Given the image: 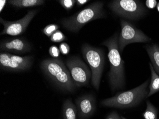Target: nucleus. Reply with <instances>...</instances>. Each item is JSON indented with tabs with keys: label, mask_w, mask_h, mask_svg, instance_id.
<instances>
[{
	"label": "nucleus",
	"mask_w": 159,
	"mask_h": 119,
	"mask_svg": "<svg viewBox=\"0 0 159 119\" xmlns=\"http://www.w3.org/2000/svg\"><path fill=\"white\" fill-rule=\"evenodd\" d=\"M102 44L108 49V57L110 64L108 76L111 90L115 91L122 88L125 85V62L120 53L117 34L104 41Z\"/></svg>",
	"instance_id": "f257e3e1"
},
{
	"label": "nucleus",
	"mask_w": 159,
	"mask_h": 119,
	"mask_svg": "<svg viewBox=\"0 0 159 119\" xmlns=\"http://www.w3.org/2000/svg\"><path fill=\"white\" fill-rule=\"evenodd\" d=\"M41 69L59 88L73 93L76 86L71 79L69 71L62 61L58 58L44 60L40 65Z\"/></svg>",
	"instance_id": "f03ea898"
},
{
	"label": "nucleus",
	"mask_w": 159,
	"mask_h": 119,
	"mask_svg": "<svg viewBox=\"0 0 159 119\" xmlns=\"http://www.w3.org/2000/svg\"><path fill=\"white\" fill-rule=\"evenodd\" d=\"M102 2H93L70 17L63 19L61 25L69 31L77 33L90 21L105 17Z\"/></svg>",
	"instance_id": "7ed1b4c3"
},
{
	"label": "nucleus",
	"mask_w": 159,
	"mask_h": 119,
	"mask_svg": "<svg viewBox=\"0 0 159 119\" xmlns=\"http://www.w3.org/2000/svg\"><path fill=\"white\" fill-rule=\"evenodd\" d=\"M149 80L137 87L126 92L116 94L111 98L102 100L101 104L106 107L126 108L138 105L143 99L147 97L149 92L147 87Z\"/></svg>",
	"instance_id": "20e7f679"
},
{
	"label": "nucleus",
	"mask_w": 159,
	"mask_h": 119,
	"mask_svg": "<svg viewBox=\"0 0 159 119\" xmlns=\"http://www.w3.org/2000/svg\"><path fill=\"white\" fill-rule=\"evenodd\" d=\"M82 52L84 58L91 68L92 85L96 90H99L104 67V57L103 52L101 49L87 44L83 45Z\"/></svg>",
	"instance_id": "39448f33"
},
{
	"label": "nucleus",
	"mask_w": 159,
	"mask_h": 119,
	"mask_svg": "<svg viewBox=\"0 0 159 119\" xmlns=\"http://www.w3.org/2000/svg\"><path fill=\"white\" fill-rule=\"evenodd\" d=\"M109 6L115 14L129 20L138 19L146 12L141 2L136 0H114Z\"/></svg>",
	"instance_id": "423d86ee"
},
{
	"label": "nucleus",
	"mask_w": 159,
	"mask_h": 119,
	"mask_svg": "<svg viewBox=\"0 0 159 119\" xmlns=\"http://www.w3.org/2000/svg\"><path fill=\"white\" fill-rule=\"evenodd\" d=\"M66 64L76 87L88 86L92 79V71L80 58L70 57L67 60Z\"/></svg>",
	"instance_id": "0eeeda50"
},
{
	"label": "nucleus",
	"mask_w": 159,
	"mask_h": 119,
	"mask_svg": "<svg viewBox=\"0 0 159 119\" xmlns=\"http://www.w3.org/2000/svg\"><path fill=\"white\" fill-rule=\"evenodd\" d=\"M120 25L121 32L118 38L119 49L120 52H123L125 46L129 44L151 41V38L128 21L121 20Z\"/></svg>",
	"instance_id": "6e6552de"
},
{
	"label": "nucleus",
	"mask_w": 159,
	"mask_h": 119,
	"mask_svg": "<svg viewBox=\"0 0 159 119\" xmlns=\"http://www.w3.org/2000/svg\"><path fill=\"white\" fill-rule=\"evenodd\" d=\"M33 60L32 56H20L2 52L0 54V67L7 71H25L31 67Z\"/></svg>",
	"instance_id": "1a4fd4ad"
},
{
	"label": "nucleus",
	"mask_w": 159,
	"mask_h": 119,
	"mask_svg": "<svg viewBox=\"0 0 159 119\" xmlns=\"http://www.w3.org/2000/svg\"><path fill=\"white\" fill-rule=\"evenodd\" d=\"M38 12L39 11L36 9L29 11L26 15L23 18L15 21H8L0 18V23L3 26V30L1 32L0 35L6 34L16 36L25 33L29 25Z\"/></svg>",
	"instance_id": "9d476101"
},
{
	"label": "nucleus",
	"mask_w": 159,
	"mask_h": 119,
	"mask_svg": "<svg viewBox=\"0 0 159 119\" xmlns=\"http://www.w3.org/2000/svg\"><path fill=\"white\" fill-rule=\"evenodd\" d=\"M32 49L31 44L23 38L6 39L0 43L1 51L8 53L24 54L30 52Z\"/></svg>",
	"instance_id": "9b49d317"
},
{
	"label": "nucleus",
	"mask_w": 159,
	"mask_h": 119,
	"mask_svg": "<svg viewBox=\"0 0 159 119\" xmlns=\"http://www.w3.org/2000/svg\"><path fill=\"white\" fill-rule=\"evenodd\" d=\"M78 116L81 119L89 118L93 114L96 110V101L93 96L86 94L76 100Z\"/></svg>",
	"instance_id": "f8f14e48"
},
{
	"label": "nucleus",
	"mask_w": 159,
	"mask_h": 119,
	"mask_svg": "<svg viewBox=\"0 0 159 119\" xmlns=\"http://www.w3.org/2000/svg\"><path fill=\"white\" fill-rule=\"evenodd\" d=\"M152 61V67L156 73L159 74V46L152 44L145 47Z\"/></svg>",
	"instance_id": "ddd939ff"
},
{
	"label": "nucleus",
	"mask_w": 159,
	"mask_h": 119,
	"mask_svg": "<svg viewBox=\"0 0 159 119\" xmlns=\"http://www.w3.org/2000/svg\"><path fill=\"white\" fill-rule=\"evenodd\" d=\"M77 109L71 99H67L63 103L62 115L63 119H77Z\"/></svg>",
	"instance_id": "4468645a"
},
{
	"label": "nucleus",
	"mask_w": 159,
	"mask_h": 119,
	"mask_svg": "<svg viewBox=\"0 0 159 119\" xmlns=\"http://www.w3.org/2000/svg\"><path fill=\"white\" fill-rule=\"evenodd\" d=\"M43 0H10L8 3L13 7L27 8L40 6L44 4Z\"/></svg>",
	"instance_id": "2eb2a0df"
},
{
	"label": "nucleus",
	"mask_w": 159,
	"mask_h": 119,
	"mask_svg": "<svg viewBox=\"0 0 159 119\" xmlns=\"http://www.w3.org/2000/svg\"><path fill=\"white\" fill-rule=\"evenodd\" d=\"M149 65L152 73V79L149 86L150 92H149L147 97L151 96L159 91V76L155 72L152 63H150Z\"/></svg>",
	"instance_id": "dca6fc26"
},
{
	"label": "nucleus",
	"mask_w": 159,
	"mask_h": 119,
	"mask_svg": "<svg viewBox=\"0 0 159 119\" xmlns=\"http://www.w3.org/2000/svg\"><path fill=\"white\" fill-rule=\"evenodd\" d=\"M147 103V108L143 115L145 119H157L158 111L152 104L148 101Z\"/></svg>",
	"instance_id": "f3484780"
},
{
	"label": "nucleus",
	"mask_w": 159,
	"mask_h": 119,
	"mask_svg": "<svg viewBox=\"0 0 159 119\" xmlns=\"http://www.w3.org/2000/svg\"><path fill=\"white\" fill-rule=\"evenodd\" d=\"M59 26L56 24H50L46 26L43 30V33L48 37H51V36L55 33L56 31H58Z\"/></svg>",
	"instance_id": "a211bd4d"
},
{
	"label": "nucleus",
	"mask_w": 159,
	"mask_h": 119,
	"mask_svg": "<svg viewBox=\"0 0 159 119\" xmlns=\"http://www.w3.org/2000/svg\"><path fill=\"white\" fill-rule=\"evenodd\" d=\"M66 38V36L64 34L58 30L56 31L50 37L51 41L54 43H60L65 40Z\"/></svg>",
	"instance_id": "6ab92c4d"
},
{
	"label": "nucleus",
	"mask_w": 159,
	"mask_h": 119,
	"mask_svg": "<svg viewBox=\"0 0 159 119\" xmlns=\"http://www.w3.org/2000/svg\"><path fill=\"white\" fill-rule=\"evenodd\" d=\"M58 2L67 11L70 10L73 8L76 3L75 0H60Z\"/></svg>",
	"instance_id": "aec40b11"
},
{
	"label": "nucleus",
	"mask_w": 159,
	"mask_h": 119,
	"mask_svg": "<svg viewBox=\"0 0 159 119\" xmlns=\"http://www.w3.org/2000/svg\"><path fill=\"white\" fill-rule=\"evenodd\" d=\"M60 50L55 45L51 46L49 49V53L53 58H57L59 57Z\"/></svg>",
	"instance_id": "412c9836"
},
{
	"label": "nucleus",
	"mask_w": 159,
	"mask_h": 119,
	"mask_svg": "<svg viewBox=\"0 0 159 119\" xmlns=\"http://www.w3.org/2000/svg\"><path fill=\"white\" fill-rule=\"evenodd\" d=\"M61 53L63 55H67L70 51V47L67 43H62L59 45Z\"/></svg>",
	"instance_id": "4be33fe9"
},
{
	"label": "nucleus",
	"mask_w": 159,
	"mask_h": 119,
	"mask_svg": "<svg viewBox=\"0 0 159 119\" xmlns=\"http://www.w3.org/2000/svg\"><path fill=\"white\" fill-rule=\"evenodd\" d=\"M147 8L151 9H154L157 6V2L156 0H147L145 2Z\"/></svg>",
	"instance_id": "5701e85b"
},
{
	"label": "nucleus",
	"mask_w": 159,
	"mask_h": 119,
	"mask_svg": "<svg viewBox=\"0 0 159 119\" xmlns=\"http://www.w3.org/2000/svg\"><path fill=\"white\" fill-rule=\"evenodd\" d=\"M106 119H121V117L116 112H113L107 116Z\"/></svg>",
	"instance_id": "b1692460"
},
{
	"label": "nucleus",
	"mask_w": 159,
	"mask_h": 119,
	"mask_svg": "<svg viewBox=\"0 0 159 119\" xmlns=\"http://www.w3.org/2000/svg\"><path fill=\"white\" fill-rule=\"evenodd\" d=\"M89 1L88 0H77L76 1V3L78 6H81L84 5Z\"/></svg>",
	"instance_id": "393cba45"
},
{
	"label": "nucleus",
	"mask_w": 159,
	"mask_h": 119,
	"mask_svg": "<svg viewBox=\"0 0 159 119\" xmlns=\"http://www.w3.org/2000/svg\"><path fill=\"white\" fill-rule=\"evenodd\" d=\"M7 1L6 0H1L0 1V12H2V10L4 8V6L6 5V2H7Z\"/></svg>",
	"instance_id": "a878e982"
},
{
	"label": "nucleus",
	"mask_w": 159,
	"mask_h": 119,
	"mask_svg": "<svg viewBox=\"0 0 159 119\" xmlns=\"http://www.w3.org/2000/svg\"><path fill=\"white\" fill-rule=\"evenodd\" d=\"M157 11H158V12H159V2H158V3H157Z\"/></svg>",
	"instance_id": "bb28decb"
},
{
	"label": "nucleus",
	"mask_w": 159,
	"mask_h": 119,
	"mask_svg": "<svg viewBox=\"0 0 159 119\" xmlns=\"http://www.w3.org/2000/svg\"><path fill=\"white\" fill-rule=\"evenodd\" d=\"M121 119H126L125 118V117H123V116H121Z\"/></svg>",
	"instance_id": "cd10ccee"
}]
</instances>
